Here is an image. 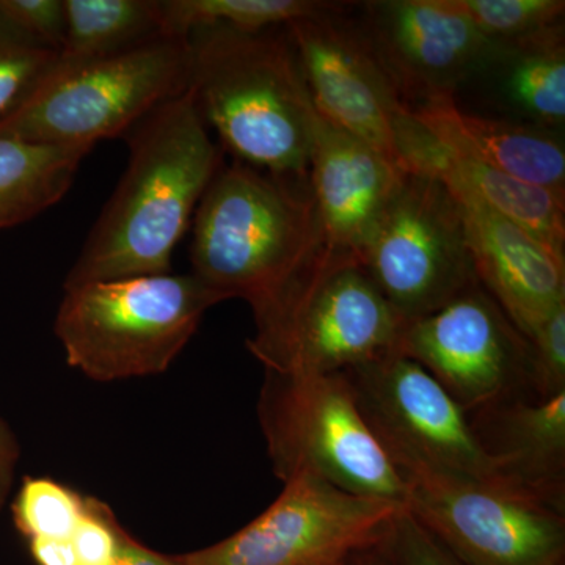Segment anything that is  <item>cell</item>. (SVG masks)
Segmentation results:
<instances>
[{
	"label": "cell",
	"mask_w": 565,
	"mask_h": 565,
	"mask_svg": "<svg viewBox=\"0 0 565 565\" xmlns=\"http://www.w3.org/2000/svg\"><path fill=\"white\" fill-rule=\"evenodd\" d=\"M88 497L50 478H24L13 503L14 526L28 541H70L87 514Z\"/></svg>",
	"instance_id": "d4e9b609"
},
{
	"label": "cell",
	"mask_w": 565,
	"mask_h": 565,
	"mask_svg": "<svg viewBox=\"0 0 565 565\" xmlns=\"http://www.w3.org/2000/svg\"><path fill=\"white\" fill-rule=\"evenodd\" d=\"M504 54L563 33L564 0H456Z\"/></svg>",
	"instance_id": "cb8c5ba5"
},
{
	"label": "cell",
	"mask_w": 565,
	"mask_h": 565,
	"mask_svg": "<svg viewBox=\"0 0 565 565\" xmlns=\"http://www.w3.org/2000/svg\"><path fill=\"white\" fill-rule=\"evenodd\" d=\"M367 40L404 96L455 92L459 82L504 54L487 40L456 0L367 2Z\"/></svg>",
	"instance_id": "5bb4252c"
},
{
	"label": "cell",
	"mask_w": 565,
	"mask_h": 565,
	"mask_svg": "<svg viewBox=\"0 0 565 565\" xmlns=\"http://www.w3.org/2000/svg\"><path fill=\"white\" fill-rule=\"evenodd\" d=\"M107 565H181L180 556H167L141 545L125 533L117 555Z\"/></svg>",
	"instance_id": "1f68e13d"
},
{
	"label": "cell",
	"mask_w": 565,
	"mask_h": 565,
	"mask_svg": "<svg viewBox=\"0 0 565 565\" xmlns=\"http://www.w3.org/2000/svg\"><path fill=\"white\" fill-rule=\"evenodd\" d=\"M255 316L247 341L269 373L341 374L397 351L404 321L353 253L323 245Z\"/></svg>",
	"instance_id": "277c9868"
},
{
	"label": "cell",
	"mask_w": 565,
	"mask_h": 565,
	"mask_svg": "<svg viewBox=\"0 0 565 565\" xmlns=\"http://www.w3.org/2000/svg\"><path fill=\"white\" fill-rule=\"evenodd\" d=\"M90 147H58L0 136V230L61 202Z\"/></svg>",
	"instance_id": "ffe728a7"
},
{
	"label": "cell",
	"mask_w": 565,
	"mask_h": 565,
	"mask_svg": "<svg viewBox=\"0 0 565 565\" xmlns=\"http://www.w3.org/2000/svg\"><path fill=\"white\" fill-rule=\"evenodd\" d=\"M407 110L449 151L565 199L563 145L541 129L471 114L451 92L419 96Z\"/></svg>",
	"instance_id": "ac0fdd59"
},
{
	"label": "cell",
	"mask_w": 565,
	"mask_h": 565,
	"mask_svg": "<svg viewBox=\"0 0 565 565\" xmlns=\"http://www.w3.org/2000/svg\"><path fill=\"white\" fill-rule=\"evenodd\" d=\"M405 170L318 114L308 182L332 247L360 259Z\"/></svg>",
	"instance_id": "2e32d148"
},
{
	"label": "cell",
	"mask_w": 565,
	"mask_h": 565,
	"mask_svg": "<svg viewBox=\"0 0 565 565\" xmlns=\"http://www.w3.org/2000/svg\"><path fill=\"white\" fill-rule=\"evenodd\" d=\"M396 150L405 172L473 192L565 263V199L449 151L407 109L397 118Z\"/></svg>",
	"instance_id": "d6986e66"
},
{
	"label": "cell",
	"mask_w": 565,
	"mask_h": 565,
	"mask_svg": "<svg viewBox=\"0 0 565 565\" xmlns=\"http://www.w3.org/2000/svg\"><path fill=\"white\" fill-rule=\"evenodd\" d=\"M344 10L286 25L319 115L401 166L396 122L407 102L366 33Z\"/></svg>",
	"instance_id": "4fadbf2b"
},
{
	"label": "cell",
	"mask_w": 565,
	"mask_h": 565,
	"mask_svg": "<svg viewBox=\"0 0 565 565\" xmlns=\"http://www.w3.org/2000/svg\"><path fill=\"white\" fill-rule=\"evenodd\" d=\"M396 471L405 509L465 565H565V512L452 471Z\"/></svg>",
	"instance_id": "ba28073f"
},
{
	"label": "cell",
	"mask_w": 565,
	"mask_h": 565,
	"mask_svg": "<svg viewBox=\"0 0 565 565\" xmlns=\"http://www.w3.org/2000/svg\"><path fill=\"white\" fill-rule=\"evenodd\" d=\"M33 559L39 565H77L70 541H29Z\"/></svg>",
	"instance_id": "d6a6232c"
},
{
	"label": "cell",
	"mask_w": 565,
	"mask_h": 565,
	"mask_svg": "<svg viewBox=\"0 0 565 565\" xmlns=\"http://www.w3.org/2000/svg\"><path fill=\"white\" fill-rule=\"evenodd\" d=\"M188 40V90L223 145L255 169L308 178L318 111L286 29L214 25Z\"/></svg>",
	"instance_id": "7a4b0ae2"
},
{
	"label": "cell",
	"mask_w": 565,
	"mask_h": 565,
	"mask_svg": "<svg viewBox=\"0 0 565 565\" xmlns=\"http://www.w3.org/2000/svg\"><path fill=\"white\" fill-rule=\"evenodd\" d=\"M57 58L58 51L40 46L0 24V121L31 95Z\"/></svg>",
	"instance_id": "484cf974"
},
{
	"label": "cell",
	"mask_w": 565,
	"mask_h": 565,
	"mask_svg": "<svg viewBox=\"0 0 565 565\" xmlns=\"http://www.w3.org/2000/svg\"><path fill=\"white\" fill-rule=\"evenodd\" d=\"M126 531L109 505L88 497L87 514L71 535L77 565H107L117 555Z\"/></svg>",
	"instance_id": "f546056e"
},
{
	"label": "cell",
	"mask_w": 565,
	"mask_h": 565,
	"mask_svg": "<svg viewBox=\"0 0 565 565\" xmlns=\"http://www.w3.org/2000/svg\"><path fill=\"white\" fill-rule=\"evenodd\" d=\"M531 393L552 397L565 392V305L553 311L527 338Z\"/></svg>",
	"instance_id": "4316f807"
},
{
	"label": "cell",
	"mask_w": 565,
	"mask_h": 565,
	"mask_svg": "<svg viewBox=\"0 0 565 565\" xmlns=\"http://www.w3.org/2000/svg\"><path fill=\"white\" fill-rule=\"evenodd\" d=\"M397 352L422 364L467 414L531 393L530 341L481 282L405 322Z\"/></svg>",
	"instance_id": "7c38bea8"
},
{
	"label": "cell",
	"mask_w": 565,
	"mask_h": 565,
	"mask_svg": "<svg viewBox=\"0 0 565 565\" xmlns=\"http://www.w3.org/2000/svg\"><path fill=\"white\" fill-rule=\"evenodd\" d=\"M360 263L404 322L479 282L455 195L424 173L405 172Z\"/></svg>",
	"instance_id": "9c48e42d"
},
{
	"label": "cell",
	"mask_w": 565,
	"mask_h": 565,
	"mask_svg": "<svg viewBox=\"0 0 565 565\" xmlns=\"http://www.w3.org/2000/svg\"><path fill=\"white\" fill-rule=\"evenodd\" d=\"M0 24L40 46L61 51L65 41V2L0 0Z\"/></svg>",
	"instance_id": "83f0119b"
},
{
	"label": "cell",
	"mask_w": 565,
	"mask_h": 565,
	"mask_svg": "<svg viewBox=\"0 0 565 565\" xmlns=\"http://www.w3.org/2000/svg\"><path fill=\"white\" fill-rule=\"evenodd\" d=\"M326 244L308 178L236 162L221 167L193 215L191 274L223 300H245L256 315Z\"/></svg>",
	"instance_id": "3957f363"
},
{
	"label": "cell",
	"mask_w": 565,
	"mask_h": 565,
	"mask_svg": "<svg viewBox=\"0 0 565 565\" xmlns=\"http://www.w3.org/2000/svg\"><path fill=\"white\" fill-rule=\"evenodd\" d=\"M122 139L128 167L66 275L65 289L172 273L174 247L221 170V151L189 90Z\"/></svg>",
	"instance_id": "6da1fadb"
},
{
	"label": "cell",
	"mask_w": 565,
	"mask_h": 565,
	"mask_svg": "<svg viewBox=\"0 0 565 565\" xmlns=\"http://www.w3.org/2000/svg\"><path fill=\"white\" fill-rule=\"evenodd\" d=\"M167 35L188 39L195 29L259 32L344 10V3L319 0H161Z\"/></svg>",
	"instance_id": "7402d4cb"
},
{
	"label": "cell",
	"mask_w": 565,
	"mask_h": 565,
	"mask_svg": "<svg viewBox=\"0 0 565 565\" xmlns=\"http://www.w3.org/2000/svg\"><path fill=\"white\" fill-rule=\"evenodd\" d=\"M65 41L58 63L95 61L167 39L161 0H63Z\"/></svg>",
	"instance_id": "44dd1931"
},
{
	"label": "cell",
	"mask_w": 565,
	"mask_h": 565,
	"mask_svg": "<svg viewBox=\"0 0 565 565\" xmlns=\"http://www.w3.org/2000/svg\"><path fill=\"white\" fill-rule=\"evenodd\" d=\"M444 184L462 212L476 277L527 340L565 305V263L473 192Z\"/></svg>",
	"instance_id": "9a60e30c"
},
{
	"label": "cell",
	"mask_w": 565,
	"mask_h": 565,
	"mask_svg": "<svg viewBox=\"0 0 565 565\" xmlns=\"http://www.w3.org/2000/svg\"><path fill=\"white\" fill-rule=\"evenodd\" d=\"M392 565H465L403 509L382 537Z\"/></svg>",
	"instance_id": "f1b7e54d"
},
{
	"label": "cell",
	"mask_w": 565,
	"mask_h": 565,
	"mask_svg": "<svg viewBox=\"0 0 565 565\" xmlns=\"http://www.w3.org/2000/svg\"><path fill=\"white\" fill-rule=\"evenodd\" d=\"M337 564H338V563H337ZM337 564H334V565H337Z\"/></svg>",
	"instance_id": "e575fe53"
},
{
	"label": "cell",
	"mask_w": 565,
	"mask_h": 565,
	"mask_svg": "<svg viewBox=\"0 0 565 565\" xmlns=\"http://www.w3.org/2000/svg\"><path fill=\"white\" fill-rule=\"evenodd\" d=\"M467 415L504 486L565 512V392L516 394Z\"/></svg>",
	"instance_id": "e0dca14e"
},
{
	"label": "cell",
	"mask_w": 565,
	"mask_h": 565,
	"mask_svg": "<svg viewBox=\"0 0 565 565\" xmlns=\"http://www.w3.org/2000/svg\"><path fill=\"white\" fill-rule=\"evenodd\" d=\"M512 55L505 87L526 114L545 125L565 118V50L563 33L539 41Z\"/></svg>",
	"instance_id": "603a6c76"
},
{
	"label": "cell",
	"mask_w": 565,
	"mask_h": 565,
	"mask_svg": "<svg viewBox=\"0 0 565 565\" xmlns=\"http://www.w3.org/2000/svg\"><path fill=\"white\" fill-rule=\"evenodd\" d=\"M405 508L359 497L321 479H291L262 515L217 544L181 555V565H334L381 541Z\"/></svg>",
	"instance_id": "30bf717a"
},
{
	"label": "cell",
	"mask_w": 565,
	"mask_h": 565,
	"mask_svg": "<svg viewBox=\"0 0 565 565\" xmlns=\"http://www.w3.org/2000/svg\"><path fill=\"white\" fill-rule=\"evenodd\" d=\"M223 302L192 274L140 275L65 289L54 332L66 362L96 382L166 373Z\"/></svg>",
	"instance_id": "5b68a950"
},
{
	"label": "cell",
	"mask_w": 565,
	"mask_h": 565,
	"mask_svg": "<svg viewBox=\"0 0 565 565\" xmlns=\"http://www.w3.org/2000/svg\"><path fill=\"white\" fill-rule=\"evenodd\" d=\"M20 444L6 419L0 416V509L9 498L14 471L20 462Z\"/></svg>",
	"instance_id": "4dcf8cb0"
},
{
	"label": "cell",
	"mask_w": 565,
	"mask_h": 565,
	"mask_svg": "<svg viewBox=\"0 0 565 565\" xmlns=\"http://www.w3.org/2000/svg\"><path fill=\"white\" fill-rule=\"evenodd\" d=\"M189 74V40L177 36L95 61H57L0 121V136L90 148L99 140L122 139L152 110L188 90Z\"/></svg>",
	"instance_id": "8992f818"
},
{
	"label": "cell",
	"mask_w": 565,
	"mask_h": 565,
	"mask_svg": "<svg viewBox=\"0 0 565 565\" xmlns=\"http://www.w3.org/2000/svg\"><path fill=\"white\" fill-rule=\"evenodd\" d=\"M341 374L394 468L419 465L504 486L467 412L422 364L396 351Z\"/></svg>",
	"instance_id": "8fae6325"
},
{
	"label": "cell",
	"mask_w": 565,
	"mask_h": 565,
	"mask_svg": "<svg viewBox=\"0 0 565 565\" xmlns=\"http://www.w3.org/2000/svg\"><path fill=\"white\" fill-rule=\"evenodd\" d=\"M337 565H392L388 556H386L384 546L381 541L374 544L364 545L362 548L355 550L351 555L343 557Z\"/></svg>",
	"instance_id": "836d02e7"
},
{
	"label": "cell",
	"mask_w": 565,
	"mask_h": 565,
	"mask_svg": "<svg viewBox=\"0 0 565 565\" xmlns=\"http://www.w3.org/2000/svg\"><path fill=\"white\" fill-rule=\"evenodd\" d=\"M258 418L274 473L321 479L359 497L405 505V484L370 429L343 374L266 371Z\"/></svg>",
	"instance_id": "52a82bcc"
}]
</instances>
